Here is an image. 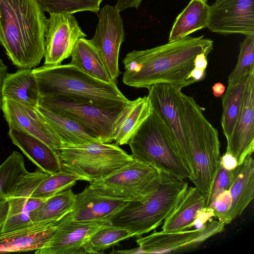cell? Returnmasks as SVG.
I'll use <instances>...</instances> for the list:
<instances>
[{
	"label": "cell",
	"instance_id": "4dcf8cb0",
	"mask_svg": "<svg viewBox=\"0 0 254 254\" xmlns=\"http://www.w3.org/2000/svg\"><path fill=\"white\" fill-rule=\"evenodd\" d=\"M248 76L234 85H228L223 95L221 126L226 140L231 136L240 113Z\"/></svg>",
	"mask_w": 254,
	"mask_h": 254
},
{
	"label": "cell",
	"instance_id": "44dd1931",
	"mask_svg": "<svg viewBox=\"0 0 254 254\" xmlns=\"http://www.w3.org/2000/svg\"><path fill=\"white\" fill-rule=\"evenodd\" d=\"M8 135L12 143L42 172L53 175L63 170L57 150L20 129L9 128Z\"/></svg>",
	"mask_w": 254,
	"mask_h": 254
},
{
	"label": "cell",
	"instance_id": "52a82bcc",
	"mask_svg": "<svg viewBox=\"0 0 254 254\" xmlns=\"http://www.w3.org/2000/svg\"><path fill=\"white\" fill-rule=\"evenodd\" d=\"M57 150L63 170L82 176L89 183L107 176L133 159L115 142H95Z\"/></svg>",
	"mask_w": 254,
	"mask_h": 254
},
{
	"label": "cell",
	"instance_id": "e0dca14e",
	"mask_svg": "<svg viewBox=\"0 0 254 254\" xmlns=\"http://www.w3.org/2000/svg\"><path fill=\"white\" fill-rule=\"evenodd\" d=\"M1 110L9 128L24 131L56 150L64 147L60 137L36 107L2 98Z\"/></svg>",
	"mask_w": 254,
	"mask_h": 254
},
{
	"label": "cell",
	"instance_id": "d590c367",
	"mask_svg": "<svg viewBox=\"0 0 254 254\" xmlns=\"http://www.w3.org/2000/svg\"><path fill=\"white\" fill-rule=\"evenodd\" d=\"M234 170H228L220 165L210 193L205 198L204 207H210L219 193L229 190L233 182Z\"/></svg>",
	"mask_w": 254,
	"mask_h": 254
},
{
	"label": "cell",
	"instance_id": "d6a6232c",
	"mask_svg": "<svg viewBox=\"0 0 254 254\" xmlns=\"http://www.w3.org/2000/svg\"><path fill=\"white\" fill-rule=\"evenodd\" d=\"M77 181L86 179L74 173L63 170L50 175L36 187L31 194L32 197L48 198L54 195L74 186Z\"/></svg>",
	"mask_w": 254,
	"mask_h": 254
},
{
	"label": "cell",
	"instance_id": "83f0119b",
	"mask_svg": "<svg viewBox=\"0 0 254 254\" xmlns=\"http://www.w3.org/2000/svg\"><path fill=\"white\" fill-rule=\"evenodd\" d=\"M70 57L71 59L69 64L75 65L84 72L99 80L106 82L113 81L98 52L90 40L85 38H80L76 43Z\"/></svg>",
	"mask_w": 254,
	"mask_h": 254
},
{
	"label": "cell",
	"instance_id": "4fadbf2b",
	"mask_svg": "<svg viewBox=\"0 0 254 254\" xmlns=\"http://www.w3.org/2000/svg\"><path fill=\"white\" fill-rule=\"evenodd\" d=\"M225 224L217 220L207 222L200 229L174 232L155 230L136 240L140 254H161L195 247L208 238L221 233Z\"/></svg>",
	"mask_w": 254,
	"mask_h": 254
},
{
	"label": "cell",
	"instance_id": "f1b7e54d",
	"mask_svg": "<svg viewBox=\"0 0 254 254\" xmlns=\"http://www.w3.org/2000/svg\"><path fill=\"white\" fill-rule=\"evenodd\" d=\"M27 171L23 156L16 151L0 165V233L8 212L5 195Z\"/></svg>",
	"mask_w": 254,
	"mask_h": 254
},
{
	"label": "cell",
	"instance_id": "4316f807",
	"mask_svg": "<svg viewBox=\"0 0 254 254\" xmlns=\"http://www.w3.org/2000/svg\"><path fill=\"white\" fill-rule=\"evenodd\" d=\"M209 6L205 0H190L176 18L168 42L184 39L198 30L207 28Z\"/></svg>",
	"mask_w": 254,
	"mask_h": 254
},
{
	"label": "cell",
	"instance_id": "f6af8a7d",
	"mask_svg": "<svg viewBox=\"0 0 254 254\" xmlns=\"http://www.w3.org/2000/svg\"><path fill=\"white\" fill-rule=\"evenodd\" d=\"M205 0L207 2V1L210 0Z\"/></svg>",
	"mask_w": 254,
	"mask_h": 254
},
{
	"label": "cell",
	"instance_id": "30bf717a",
	"mask_svg": "<svg viewBox=\"0 0 254 254\" xmlns=\"http://www.w3.org/2000/svg\"><path fill=\"white\" fill-rule=\"evenodd\" d=\"M148 90L147 97L152 108L173 134L180 157L190 178L193 165L181 104L182 90L167 83L153 84Z\"/></svg>",
	"mask_w": 254,
	"mask_h": 254
},
{
	"label": "cell",
	"instance_id": "ab89813d",
	"mask_svg": "<svg viewBox=\"0 0 254 254\" xmlns=\"http://www.w3.org/2000/svg\"><path fill=\"white\" fill-rule=\"evenodd\" d=\"M143 0H117L115 8L119 12L129 8L137 9Z\"/></svg>",
	"mask_w": 254,
	"mask_h": 254
},
{
	"label": "cell",
	"instance_id": "ffe728a7",
	"mask_svg": "<svg viewBox=\"0 0 254 254\" xmlns=\"http://www.w3.org/2000/svg\"><path fill=\"white\" fill-rule=\"evenodd\" d=\"M58 222L35 223L0 233V253L36 251L50 240Z\"/></svg>",
	"mask_w": 254,
	"mask_h": 254
},
{
	"label": "cell",
	"instance_id": "9a60e30c",
	"mask_svg": "<svg viewBox=\"0 0 254 254\" xmlns=\"http://www.w3.org/2000/svg\"><path fill=\"white\" fill-rule=\"evenodd\" d=\"M86 36L72 14H50L47 20L44 64H61L70 57L77 41Z\"/></svg>",
	"mask_w": 254,
	"mask_h": 254
},
{
	"label": "cell",
	"instance_id": "b9f144b4",
	"mask_svg": "<svg viewBox=\"0 0 254 254\" xmlns=\"http://www.w3.org/2000/svg\"><path fill=\"white\" fill-rule=\"evenodd\" d=\"M8 67L0 58V112L1 110L2 105V88L4 80L6 74Z\"/></svg>",
	"mask_w": 254,
	"mask_h": 254
},
{
	"label": "cell",
	"instance_id": "e575fe53",
	"mask_svg": "<svg viewBox=\"0 0 254 254\" xmlns=\"http://www.w3.org/2000/svg\"><path fill=\"white\" fill-rule=\"evenodd\" d=\"M239 46L237 63L228 77V85L235 84L254 71V35L246 36Z\"/></svg>",
	"mask_w": 254,
	"mask_h": 254
},
{
	"label": "cell",
	"instance_id": "f35d334b",
	"mask_svg": "<svg viewBox=\"0 0 254 254\" xmlns=\"http://www.w3.org/2000/svg\"><path fill=\"white\" fill-rule=\"evenodd\" d=\"M220 165L228 170H233L238 165L236 159L230 153L225 152L220 158Z\"/></svg>",
	"mask_w": 254,
	"mask_h": 254
},
{
	"label": "cell",
	"instance_id": "d6986e66",
	"mask_svg": "<svg viewBox=\"0 0 254 254\" xmlns=\"http://www.w3.org/2000/svg\"><path fill=\"white\" fill-rule=\"evenodd\" d=\"M128 201L104 195L88 187L75 194L73 209L68 218L76 222H87L107 219Z\"/></svg>",
	"mask_w": 254,
	"mask_h": 254
},
{
	"label": "cell",
	"instance_id": "484cf974",
	"mask_svg": "<svg viewBox=\"0 0 254 254\" xmlns=\"http://www.w3.org/2000/svg\"><path fill=\"white\" fill-rule=\"evenodd\" d=\"M152 111L147 96L129 101L125 106L115 128L114 141L119 145L127 144L143 122Z\"/></svg>",
	"mask_w": 254,
	"mask_h": 254
},
{
	"label": "cell",
	"instance_id": "8d00e7d4",
	"mask_svg": "<svg viewBox=\"0 0 254 254\" xmlns=\"http://www.w3.org/2000/svg\"><path fill=\"white\" fill-rule=\"evenodd\" d=\"M231 197L229 190L219 193L215 198L210 207H212L215 214V218L221 223L226 225V220L231 206Z\"/></svg>",
	"mask_w": 254,
	"mask_h": 254
},
{
	"label": "cell",
	"instance_id": "ac0fdd59",
	"mask_svg": "<svg viewBox=\"0 0 254 254\" xmlns=\"http://www.w3.org/2000/svg\"><path fill=\"white\" fill-rule=\"evenodd\" d=\"M254 151V71L248 76L241 110L233 131L227 140L226 152L241 164Z\"/></svg>",
	"mask_w": 254,
	"mask_h": 254
},
{
	"label": "cell",
	"instance_id": "8992f818",
	"mask_svg": "<svg viewBox=\"0 0 254 254\" xmlns=\"http://www.w3.org/2000/svg\"><path fill=\"white\" fill-rule=\"evenodd\" d=\"M127 144L133 159L173 178L189 179L173 134L153 109Z\"/></svg>",
	"mask_w": 254,
	"mask_h": 254
},
{
	"label": "cell",
	"instance_id": "74e56055",
	"mask_svg": "<svg viewBox=\"0 0 254 254\" xmlns=\"http://www.w3.org/2000/svg\"><path fill=\"white\" fill-rule=\"evenodd\" d=\"M213 217H215V214L213 208L203 207L197 212L193 227L195 229H200L209 221L213 220Z\"/></svg>",
	"mask_w": 254,
	"mask_h": 254
},
{
	"label": "cell",
	"instance_id": "277c9868",
	"mask_svg": "<svg viewBox=\"0 0 254 254\" xmlns=\"http://www.w3.org/2000/svg\"><path fill=\"white\" fill-rule=\"evenodd\" d=\"M180 97L193 165L189 180L206 198L220 167L218 132L192 97L181 91Z\"/></svg>",
	"mask_w": 254,
	"mask_h": 254
},
{
	"label": "cell",
	"instance_id": "6da1fadb",
	"mask_svg": "<svg viewBox=\"0 0 254 254\" xmlns=\"http://www.w3.org/2000/svg\"><path fill=\"white\" fill-rule=\"evenodd\" d=\"M213 49V41L201 35L133 50L123 60V82L130 87L147 89L156 83H167L182 90L195 83L190 74L195 57L200 53L208 55Z\"/></svg>",
	"mask_w": 254,
	"mask_h": 254
},
{
	"label": "cell",
	"instance_id": "2e32d148",
	"mask_svg": "<svg viewBox=\"0 0 254 254\" xmlns=\"http://www.w3.org/2000/svg\"><path fill=\"white\" fill-rule=\"evenodd\" d=\"M110 224L107 219L87 222L71 221L66 215L58 224L50 240L36 254H85V245L98 229Z\"/></svg>",
	"mask_w": 254,
	"mask_h": 254
},
{
	"label": "cell",
	"instance_id": "5bb4252c",
	"mask_svg": "<svg viewBox=\"0 0 254 254\" xmlns=\"http://www.w3.org/2000/svg\"><path fill=\"white\" fill-rule=\"evenodd\" d=\"M207 28L223 35H254V0H216L209 6Z\"/></svg>",
	"mask_w": 254,
	"mask_h": 254
},
{
	"label": "cell",
	"instance_id": "7402d4cb",
	"mask_svg": "<svg viewBox=\"0 0 254 254\" xmlns=\"http://www.w3.org/2000/svg\"><path fill=\"white\" fill-rule=\"evenodd\" d=\"M229 190L231 204L226 225L241 216L254 198V161L252 155L234 170L233 182Z\"/></svg>",
	"mask_w": 254,
	"mask_h": 254
},
{
	"label": "cell",
	"instance_id": "f546056e",
	"mask_svg": "<svg viewBox=\"0 0 254 254\" xmlns=\"http://www.w3.org/2000/svg\"><path fill=\"white\" fill-rule=\"evenodd\" d=\"M75 194L71 188L49 197L30 215L33 223H52L61 220L71 211Z\"/></svg>",
	"mask_w": 254,
	"mask_h": 254
},
{
	"label": "cell",
	"instance_id": "ee69618b",
	"mask_svg": "<svg viewBox=\"0 0 254 254\" xmlns=\"http://www.w3.org/2000/svg\"><path fill=\"white\" fill-rule=\"evenodd\" d=\"M3 36L2 34V32L1 29V27L0 26V44L2 46L3 45Z\"/></svg>",
	"mask_w": 254,
	"mask_h": 254
},
{
	"label": "cell",
	"instance_id": "60d3db41",
	"mask_svg": "<svg viewBox=\"0 0 254 254\" xmlns=\"http://www.w3.org/2000/svg\"><path fill=\"white\" fill-rule=\"evenodd\" d=\"M207 56L205 53L198 54L194 60V68L205 71L208 64Z\"/></svg>",
	"mask_w": 254,
	"mask_h": 254
},
{
	"label": "cell",
	"instance_id": "8fae6325",
	"mask_svg": "<svg viewBox=\"0 0 254 254\" xmlns=\"http://www.w3.org/2000/svg\"><path fill=\"white\" fill-rule=\"evenodd\" d=\"M99 12L95 32L90 41L98 52L110 78L116 82L121 73L120 49L125 41L123 21L120 12L112 5L106 4Z\"/></svg>",
	"mask_w": 254,
	"mask_h": 254
},
{
	"label": "cell",
	"instance_id": "ba28073f",
	"mask_svg": "<svg viewBox=\"0 0 254 254\" xmlns=\"http://www.w3.org/2000/svg\"><path fill=\"white\" fill-rule=\"evenodd\" d=\"M162 179V172L133 158L107 176L90 182L88 187L104 195L143 202L158 189Z\"/></svg>",
	"mask_w": 254,
	"mask_h": 254
},
{
	"label": "cell",
	"instance_id": "3957f363",
	"mask_svg": "<svg viewBox=\"0 0 254 254\" xmlns=\"http://www.w3.org/2000/svg\"><path fill=\"white\" fill-rule=\"evenodd\" d=\"M33 69L41 97H65L112 108H123L129 101L116 82L99 80L69 64Z\"/></svg>",
	"mask_w": 254,
	"mask_h": 254
},
{
	"label": "cell",
	"instance_id": "836d02e7",
	"mask_svg": "<svg viewBox=\"0 0 254 254\" xmlns=\"http://www.w3.org/2000/svg\"><path fill=\"white\" fill-rule=\"evenodd\" d=\"M103 0H38L43 10L50 14H73L91 11L98 14Z\"/></svg>",
	"mask_w": 254,
	"mask_h": 254
},
{
	"label": "cell",
	"instance_id": "5b68a950",
	"mask_svg": "<svg viewBox=\"0 0 254 254\" xmlns=\"http://www.w3.org/2000/svg\"><path fill=\"white\" fill-rule=\"evenodd\" d=\"M186 180L162 173L158 189L145 201H128L107 218L110 224L139 237L163 224L187 190Z\"/></svg>",
	"mask_w": 254,
	"mask_h": 254
},
{
	"label": "cell",
	"instance_id": "cb8c5ba5",
	"mask_svg": "<svg viewBox=\"0 0 254 254\" xmlns=\"http://www.w3.org/2000/svg\"><path fill=\"white\" fill-rule=\"evenodd\" d=\"M205 197L194 187H189L178 204L164 220L162 231H181L193 227L197 212L204 207Z\"/></svg>",
	"mask_w": 254,
	"mask_h": 254
},
{
	"label": "cell",
	"instance_id": "7bdbcfd3",
	"mask_svg": "<svg viewBox=\"0 0 254 254\" xmlns=\"http://www.w3.org/2000/svg\"><path fill=\"white\" fill-rule=\"evenodd\" d=\"M212 89L213 95L215 97H220L224 94L226 87L222 83L217 82L213 84Z\"/></svg>",
	"mask_w": 254,
	"mask_h": 254
},
{
	"label": "cell",
	"instance_id": "7c38bea8",
	"mask_svg": "<svg viewBox=\"0 0 254 254\" xmlns=\"http://www.w3.org/2000/svg\"><path fill=\"white\" fill-rule=\"evenodd\" d=\"M50 175L37 169L27 171L5 195L8 209L1 232L30 225L31 213L41 206L48 198L31 196L39 184ZM0 232V233H1Z\"/></svg>",
	"mask_w": 254,
	"mask_h": 254
},
{
	"label": "cell",
	"instance_id": "1f68e13d",
	"mask_svg": "<svg viewBox=\"0 0 254 254\" xmlns=\"http://www.w3.org/2000/svg\"><path fill=\"white\" fill-rule=\"evenodd\" d=\"M133 237L127 230L111 224L103 226L88 239L85 245L86 254H101L118 245L124 240Z\"/></svg>",
	"mask_w": 254,
	"mask_h": 254
},
{
	"label": "cell",
	"instance_id": "603a6c76",
	"mask_svg": "<svg viewBox=\"0 0 254 254\" xmlns=\"http://www.w3.org/2000/svg\"><path fill=\"white\" fill-rule=\"evenodd\" d=\"M36 109L56 132L64 147L78 146L101 142L72 119L40 105H37Z\"/></svg>",
	"mask_w": 254,
	"mask_h": 254
},
{
	"label": "cell",
	"instance_id": "7a4b0ae2",
	"mask_svg": "<svg viewBox=\"0 0 254 254\" xmlns=\"http://www.w3.org/2000/svg\"><path fill=\"white\" fill-rule=\"evenodd\" d=\"M38 0H0L2 47L14 65L33 68L44 57L47 20Z\"/></svg>",
	"mask_w": 254,
	"mask_h": 254
},
{
	"label": "cell",
	"instance_id": "bcb514c9",
	"mask_svg": "<svg viewBox=\"0 0 254 254\" xmlns=\"http://www.w3.org/2000/svg\"></svg>",
	"mask_w": 254,
	"mask_h": 254
},
{
	"label": "cell",
	"instance_id": "d4e9b609",
	"mask_svg": "<svg viewBox=\"0 0 254 254\" xmlns=\"http://www.w3.org/2000/svg\"><path fill=\"white\" fill-rule=\"evenodd\" d=\"M2 98L36 107L41 98L33 68H19L7 73L2 88Z\"/></svg>",
	"mask_w": 254,
	"mask_h": 254
},
{
	"label": "cell",
	"instance_id": "9c48e42d",
	"mask_svg": "<svg viewBox=\"0 0 254 254\" xmlns=\"http://www.w3.org/2000/svg\"><path fill=\"white\" fill-rule=\"evenodd\" d=\"M38 105L72 119L103 143L114 141L116 125L125 107L104 108L65 97H41Z\"/></svg>",
	"mask_w": 254,
	"mask_h": 254
}]
</instances>
